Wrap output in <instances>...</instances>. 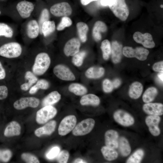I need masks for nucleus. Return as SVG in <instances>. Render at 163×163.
<instances>
[{
  "label": "nucleus",
  "mask_w": 163,
  "mask_h": 163,
  "mask_svg": "<svg viewBox=\"0 0 163 163\" xmlns=\"http://www.w3.org/2000/svg\"><path fill=\"white\" fill-rule=\"evenodd\" d=\"M1 14V11H0V14Z\"/></svg>",
  "instance_id": "4d7b16f0"
},
{
  "label": "nucleus",
  "mask_w": 163,
  "mask_h": 163,
  "mask_svg": "<svg viewBox=\"0 0 163 163\" xmlns=\"http://www.w3.org/2000/svg\"><path fill=\"white\" fill-rule=\"evenodd\" d=\"M152 69L155 72H163V61L155 63L152 66Z\"/></svg>",
  "instance_id": "de8ad7c7"
},
{
  "label": "nucleus",
  "mask_w": 163,
  "mask_h": 163,
  "mask_svg": "<svg viewBox=\"0 0 163 163\" xmlns=\"http://www.w3.org/2000/svg\"><path fill=\"white\" fill-rule=\"evenodd\" d=\"M50 62V59L48 54L44 52L39 53L36 57L32 67L33 73L38 75H43L48 69Z\"/></svg>",
  "instance_id": "f03ea898"
},
{
  "label": "nucleus",
  "mask_w": 163,
  "mask_h": 163,
  "mask_svg": "<svg viewBox=\"0 0 163 163\" xmlns=\"http://www.w3.org/2000/svg\"><path fill=\"white\" fill-rule=\"evenodd\" d=\"M163 72H160L157 75L158 78V81L161 82V83H163Z\"/></svg>",
  "instance_id": "603ef678"
},
{
  "label": "nucleus",
  "mask_w": 163,
  "mask_h": 163,
  "mask_svg": "<svg viewBox=\"0 0 163 163\" xmlns=\"http://www.w3.org/2000/svg\"><path fill=\"white\" fill-rule=\"evenodd\" d=\"M6 76L5 71L0 61V80L4 79Z\"/></svg>",
  "instance_id": "09e8293b"
},
{
  "label": "nucleus",
  "mask_w": 163,
  "mask_h": 163,
  "mask_svg": "<svg viewBox=\"0 0 163 163\" xmlns=\"http://www.w3.org/2000/svg\"><path fill=\"white\" fill-rule=\"evenodd\" d=\"M56 124L55 120L50 121L43 126L36 129L34 132L35 134L38 137L43 135H50L55 131Z\"/></svg>",
  "instance_id": "aec40b11"
},
{
  "label": "nucleus",
  "mask_w": 163,
  "mask_h": 163,
  "mask_svg": "<svg viewBox=\"0 0 163 163\" xmlns=\"http://www.w3.org/2000/svg\"><path fill=\"white\" fill-rule=\"evenodd\" d=\"M22 159L26 163H39L40 161L35 155L29 153H23L21 155Z\"/></svg>",
  "instance_id": "a19ab883"
},
{
  "label": "nucleus",
  "mask_w": 163,
  "mask_h": 163,
  "mask_svg": "<svg viewBox=\"0 0 163 163\" xmlns=\"http://www.w3.org/2000/svg\"><path fill=\"white\" fill-rule=\"evenodd\" d=\"M143 91V86L140 82H136L131 85L129 91V94L132 98L136 99L141 95Z\"/></svg>",
  "instance_id": "393cba45"
},
{
  "label": "nucleus",
  "mask_w": 163,
  "mask_h": 163,
  "mask_svg": "<svg viewBox=\"0 0 163 163\" xmlns=\"http://www.w3.org/2000/svg\"><path fill=\"white\" fill-rule=\"evenodd\" d=\"M80 103L82 105L97 106L100 104V100L96 95L90 94L83 96L80 100Z\"/></svg>",
  "instance_id": "5701e85b"
},
{
  "label": "nucleus",
  "mask_w": 163,
  "mask_h": 163,
  "mask_svg": "<svg viewBox=\"0 0 163 163\" xmlns=\"http://www.w3.org/2000/svg\"><path fill=\"white\" fill-rule=\"evenodd\" d=\"M74 163H86L87 162L84 161L83 160V159L80 158H78L76 159L74 162Z\"/></svg>",
  "instance_id": "864d4df0"
},
{
  "label": "nucleus",
  "mask_w": 163,
  "mask_h": 163,
  "mask_svg": "<svg viewBox=\"0 0 163 163\" xmlns=\"http://www.w3.org/2000/svg\"><path fill=\"white\" fill-rule=\"evenodd\" d=\"M69 155V153L67 151L62 150L57 156V160L59 163H66L68 161Z\"/></svg>",
  "instance_id": "79ce46f5"
},
{
  "label": "nucleus",
  "mask_w": 163,
  "mask_h": 163,
  "mask_svg": "<svg viewBox=\"0 0 163 163\" xmlns=\"http://www.w3.org/2000/svg\"><path fill=\"white\" fill-rule=\"evenodd\" d=\"M1 152H2V150H0V157H1Z\"/></svg>",
  "instance_id": "5fc2aeb1"
},
{
  "label": "nucleus",
  "mask_w": 163,
  "mask_h": 163,
  "mask_svg": "<svg viewBox=\"0 0 163 163\" xmlns=\"http://www.w3.org/2000/svg\"><path fill=\"white\" fill-rule=\"evenodd\" d=\"M111 54L113 62L115 63L119 62L121 60L123 53L122 45L117 41L112 42Z\"/></svg>",
  "instance_id": "a211bd4d"
},
{
  "label": "nucleus",
  "mask_w": 163,
  "mask_h": 163,
  "mask_svg": "<svg viewBox=\"0 0 163 163\" xmlns=\"http://www.w3.org/2000/svg\"><path fill=\"white\" fill-rule=\"evenodd\" d=\"M113 117L117 123L124 126H131L135 123L133 117L129 113L123 110H119L116 111L113 114Z\"/></svg>",
  "instance_id": "6e6552de"
},
{
  "label": "nucleus",
  "mask_w": 163,
  "mask_h": 163,
  "mask_svg": "<svg viewBox=\"0 0 163 163\" xmlns=\"http://www.w3.org/2000/svg\"><path fill=\"white\" fill-rule=\"evenodd\" d=\"M25 78L28 80L27 82L24 83L21 86V90L26 91L28 90L37 81L38 79L31 72L27 71L25 73Z\"/></svg>",
  "instance_id": "c85d7f7f"
},
{
  "label": "nucleus",
  "mask_w": 163,
  "mask_h": 163,
  "mask_svg": "<svg viewBox=\"0 0 163 163\" xmlns=\"http://www.w3.org/2000/svg\"><path fill=\"white\" fill-rule=\"evenodd\" d=\"M56 26L54 21H47L44 22L41 27V33L45 37L49 36L55 30Z\"/></svg>",
  "instance_id": "7c9ffc66"
},
{
  "label": "nucleus",
  "mask_w": 163,
  "mask_h": 163,
  "mask_svg": "<svg viewBox=\"0 0 163 163\" xmlns=\"http://www.w3.org/2000/svg\"><path fill=\"white\" fill-rule=\"evenodd\" d=\"M101 151L104 158L108 161H112L116 159L118 157V153L115 149L106 146H103Z\"/></svg>",
  "instance_id": "cd10ccee"
},
{
  "label": "nucleus",
  "mask_w": 163,
  "mask_h": 163,
  "mask_svg": "<svg viewBox=\"0 0 163 163\" xmlns=\"http://www.w3.org/2000/svg\"><path fill=\"white\" fill-rule=\"evenodd\" d=\"M61 95L56 91H54L50 93L43 100L42 105L43 106L52 105L57 102L60 99Z\"/></svg>",
  "instance_id": "b1692460"
},
{
  "label": "nucleus",
  "mask_w": 163,
  "mask_h": 163,
  "mask_svg": "<svg viewBox=\"0 0 163 163\" xmlns=\"http://www.w3.org/2000/svg\"><path fill=\"white\" fill-rule=\"evenodd\" d=\"M77 122L75 116L70 115L65 117L61 121L59 125L58 132L59 135L64 136L73 130Z\"/></svg>",
  "instance_id": "0eeeda50"
},
{
  "label": "nucleus",
  "mask_w": 163,
  "mask_h": 163,
  "mask_svg": "<svg viewBox=\"0 0 163 163\" xmlns=\"http://www.w3.org/2000/svg\"><path fill=\"white\" fill-rule=\"evenodd\" d=\"M76 27L78 36L82 42H85L87 40V34L88 30L87 25L83 22L77 23Z\"/></svg>",
  "instance_id": "c756f323"
},
{
  "label": "nucleus",
  "mask_w": 163,
  "mask_h": 163,
  "mask_svg": "<svg viewBox=\"0 0 163 163\" xmlns=\"http://www.w3.org/2000/svg\"><path fill=\"white\" fill-rule=\"evenodd\" d=\"M97 0H80L81 4L83 5H86L91 2Z\"/></svg>",
  "instance_id": "3c124183"
},
{
  "label": "nucleus",
  "mask_w": 163,
  "mask_h": 163,
  "mask_svg": "<svg viewBox=\"0 0 163 163\" xmlns=\"http://www.w3.org/2000/svg\"><path fill=\"white\" fill-rule=\"evenodd\" d=\"M53 73L59 79L65 81H74L75 76L70 70L66 66L62 65H58L54 68Z\"/></svg>",
  "instance_id": "f8f14e48"
},
{
  "label": "nucleus",
  "mask_w": 163,
  "mask_h": 163,
  "mask_svg": "<svg viewBox=\"0 0 163 163\" xmlns=\"http://www.w3.org/2000/svg\"><path fill=\"white\" fill-rule=\"evenodd\" d=\"M13 34L14 31L11 27L6 24L0 22V36L11 38Z\"/></svg>",
  "instance_id": "e433bc0d"
},
{
  "label": "nucleus",
  "mask_w": 163,
  "mask_h": 163,
  "mask_svg": "<svg viewBox=\"0 0 163 163\" xmlns=\"http://www.w3.org/2000/svg\"><path fill=\"white\" fill-rule=\"evenodd\" d=\"M60 149L57 146L51 148L47 153L46 158L50 159H53L57 156L59 152Z\"/></svg>",
  "instance_id": "37998d69"
},
{
  "label": "nucleus",
  "mask_w": 163,
  "mask_h": 163,
  "mask_svg": "<svg viewBox=\"0 0 163 163\" xmlns=\"http://www.w3.org/2000/svg\"><path fill=\"white\" fill-rule=\"evenodd\" d=\"M21 132V126L19 124L15 121L10 122L6 127L4 135L7 137L18 136Z\"/></svg>",
  "instance_id": "4be33fe9"
},
{
  "label": "nucleus",
  "mask_w": 163,
  "mask_h": 163,
  "mask_svg": "<svg viewBox=\"0 0 163 163\" xmlns=\"http://www.w3.org/2000/svg\"><path fill=\"white\" fill-rule=\"evenodd\" d=\"M40 103L39 100L34 97H22L14 103V107L17 110H21L27 107L36 108Z\"/></svg>",
  "instance_id": "9d476101"
},
{
  "label": "nucleus",
  "mask_w": 163,
  "mask_h": 163,
  "mask_svg": "<svg viewBox=\"0 0 163 163\" xmlns=\"http://www.w3.org/2000/svg\"><path fill=\"white\" fill-rule=\"evenodd\" d=\"M49 87V84L47 81L41 79L37 81L36 84L30 88L29 92L31 94H34L39 89L46 90Z\"/></svg>",
  "instance_id": "f704fd0d"
},
{
  "label": "nucleus",
  "mask_w": 163,
  "mask_h": 163,
  "mask_svg": "<svg viewBox=\"0 0 163 163\" xmlns=\"http://www.w3.org/2000/svg\"><path fill=\"white\" fill-rule=\"evenodd\" d=\"M118 147L121 155L127 157L131 152V148L128 140L125 137H121L118 142Z\"/></svg>",
  "instance_id": "a878e982"
},
{
  "label": "nucleus",
  "mask_w": 163,
  "mask_h": 163,
  "mask_svg": "<svg viewBox=\"0 0 163 163\" xmlns=\"http://www.w3.org/2000/svg\"><path fill=\"white\" fill-rule=\"evenodd\" d=\"M8 90L7 87L5 85H0V100L6 98L8 96Z\"/></svg>",
  "instance_id": "49530a36"
},
{
  "label": "nucleus",
  "mask_w": 163,
  "mask_h": 163,
  "mask_svg": "<svg viewBox=\"0 0 163 163\" xmlns=\"http://www.w3.org/2000/svg\"><path fill=\"white\" fill-rule=\"evenodd\" d=\"M158 93L157 90L154 87H151L148 88L144 93L142 100L145 103H150L155 98Z\"/></svg>",
  "instance_id": "2f4dec72"
},
{
  "label": "nucleus",
  "mask_w": 163,
  "mask_h": 163,
  "mask_svg": "<svg viewBox=\"0 0 163 163\" xmlns=\"http://www.w3.org/2000/svg\"><path fill=\"white\" fill-rule=\"evenodd\" d=\"M95 123L94 120L91 118L84 120L78 123L72 130L75 136L86 135L90 133L93 129Z\"/></svg>",
  "instance_id": "20e7f679"
},
{
  "label": "nucleus",
  "mask_w": 163,
  "mask_h": 163,
  "mask_svg": "<svg viewBox=\"0 0 163 163\" xmlns=\"http://www.w3.org/2000/svg\"><path fill=\"white\" fill-rule=\"evenodd\" d=\"M104 73V69L101 67H92L88 68L86 71L85 75L90 78H97L103 76Z\"/></svg>",
  "instance_id": "bb28decb"
},
{
  "label": "nucleus",
  "mask_w": 163,
  "mask_h": 163,
  "mask_svg": "<svg viewBox=\"0 0 163 163\" xmlns=\"http://www.w3.org/2000/svg\"><path fill=\"white\" fill-rule=\"evenodd\" d=\"M107 29V27L104 22L99 21H96L92 30V35L94 40L97 42L100 40L102 38L101 34L106 32Z\"/></svg>",
  "instance_id": "412c9836"
},
{
  "label": "nucleus",
  "mask_w": 163,
  "mask_h": 163,
  "mask_svg": "<svg viewBox=\"0 0 163 163\" xmlns=\"http://www.w3.org/2000/svg\"><path fill=\"white\" fill-rule=\"evenodd\" d=\"M51 13L56 17L67 16L70 15L72 10L69 4L66 2L56 3L51 7Z\"/></svg>",
  "instance_id": "1a4fd4ad"
},
{
  "label": "nucleus",
  "mask_w": 163,
  "mask_h": 163,
  "mask_svg": "<svg viewBox=\"0 0 163 163\" xmlns=\"http://www.w3.org/2000/svg\"><path fill=\"white\" fill-rule=\"evenodd\" d=\"M161 8H163V5H161Z\"/></svg>",
  "instance_id": "6e6d98bb"
},
{
  "label": "nucleus",
  "mask_w": 163,
  "mask_h": 163,
  "mask_svg": "<svg viewBox=\"0 0 163 163\" xmlns=\"http://www.w3.org/2000/svg\"><path fill=\"white\" fill-rule=\"evenodd\" d=\"M50 14L49 11L46 8H44L41 12L40 16L38 23L40 27V33L42 34L41 27L43 23L45 21L49 20Z\"/></svg>",
  "instance_id": "58836bf2"
},
{
  "label": "nucleus",
  "mask_w": 163,
  "mask_h": 163,
  "mask_svg": "<svg viewBox=\"0 0 163 163\" xmlns=\"http://www.w3.org/2000/svg\"><path fill=\"white\" fill-rule=\"evenodd\" d=\"M79 40L76 38H72L66 43L64 48V52L67 56H73L79 52L80 46Z\"/></svg>",
  "instance_id": "2eb2a0df"
},
{
  "label": "nucleus",
  "mask_w": 163,
  "mask_h": 163,
  "mask_svg": "<svg viewBox=\"0 0 163 163\" xmlns=\"http://www.w3.org/2000/svg\"><path fill=\"white\" fill-rule=\"evenodd\" d=\"M101 48L102 52L104 59L105 60L108 59L111 52V46L110 42L107 40H104L101 43Z\"/></svg>",
  "instance_id": "c9c22d12"
},
{
  "label": "nucleus",
  "mask_w": 163,
  "mask_h": 163,
  "mask_svg": "<svg viewBox=\"0 0 163 163\" xmlns=\"http://www.w3.org/2000/svg\"><path fill=\"white\" fill-rule=\"evenodd\" d=\"M118 132L113 129H109L104 134L105 142L106 146L114 149L118 147Z\"/></svg>",
  "instance_id": "dca6fc26"
},
{
  "label": "nucleus",
  "mask_w": 163,
  "mask_h": 163,
  "mask_svg": "<svg viewBox=\"0 0 163 163\" xmlns=\"http://www.w3.org/2000/svg\"><path fill=\"white\" fill-rule=\"evenodd\" d=\"M144 155V151L142 149H139L136 151L128 158L126 161L127 163H139L141 162Z\"/></svg>",
  "instance_id": "72a5a7b5"
},
{
  "label": "nucleus",
  "mask_w": 163,
  "mask_h": 163,
  "mask_svg": "<svg viewBox=\"0 0 163 163\" xmlns=\"http://www.w3.org/2000/svg\"><path fill=\"white\" fill-rule=\"evenodd\" d=\"M70 91L78 96H82L87 92V88L82 85L77 83H72L69 87Z\"/></svg>",
  "instance_id": "473e14b6"
},
{
  "label": "nucleus",
  "mask_w": 163,
  "mask_h": 163,
  "mask_svg": "<svg viewBox=\"0 0 163 163\" xmlns=\"http://www.w3.org/2000/svg\"><path fill=\"white\" fill-rule=\"evenodd\" d=\"M57 110L52 105L44 106L37 112L36 120L39 124H43L53 118L56 115Z\"/></svg>",
  "instance_id": "423d86ee"
},
{
  "label": "nucleus",
  "mask_w": 163,
  "mask_h": 163,
  "mask_svg": "<svg viewBox=\"0 0 163 163\" xmlns=\"http://www.w3.org/2000/svg\"><path fill=\"white\" fill-rule=\"evenodd\" d=\"M103 88L104 91L105 92H111L113 88L112 82L109 79H105L103 82Z\"/></svg>",
  "instance_id": "c03bdc74"
},
{
  "label": "nucleus",
  "mask_w": 163,
  "mask_h": 163,
  "mask_svg": "<svg viewBox=\"0 0 163 163\" xmlns=\"http://www.w3.org/2000/svg\"><path fill=\"white\" fill-rule=\"evenodd\" d=\"M11 156L12 153L9 150H2L0 160L3 162H7L10 160Z\"/></svg>",
  "instance_id": "a18cd8bd"
},
{
  "label": "nucleus",
  "mask_w": 163,
  "mask_h": 163,
  "mask_svg": "<svg viewBox=\"0 0 163 163\" xmlns=\"http://www.w3.org/2000/svg\"><path fill=\"white\" fill-rule=\"evenodd\" d=\"M22 51L21 45L16 42L7 43L0 47V56L6 58L18 57L21 55Z\"/></svg>",
  "instance_id": "7ed1b4c3"
},
{
  "label": "nucleus",
  "mask_w": 163,
  "mask_h": 163,
  "mask_svg": "<svg viewBox=\"0 0 163 163\" xmlns=\"http://www.w3.org/2000/svg\"><path fill=\"white\" fill-rule=\"evenodd\" d=\"M123 53L127 57H135L140 60L144 61L147 59L149 51L142 47L134 49L132 47L126 46L123 48Z\"/></svg>",
  "instance_id": "39448f33"
},
{
  "label": "nucleus",
  "mask_w": 163,
  "mask_h": 163,
  "mask_svg": "<svg viewBox=\"0 0 163 163\" xmlns=\"http://www.w3.org/2000/svg\"><path fill=\"white\" fill-rule=\"evenodd\" d=\"M134 40L137 43L141 44L144 47L152 48L155 44L151 34L148 33L142 34L139 31L135 32L133 35Z\"/></svg>",
  "instance_id": "ddd939ff"
},
{
  "label": "nucleus",
  "mask_w": 163,
  "mask_h": 163,
  "mask_svg": "<svg viewBox=\"0 0 163 163\" xmlns=\"http://www.w3.org/2000/svg\"><path fill=\"white\" fill-rule=\"evenodd\" d=\"M86 55V52L85 51L78 52L73 56L72 61L75 66L79 67L82 64L84 59Z\"/></svg>",
  "instance_id": "4c0bfd02"
},
{
  "label": "nucleus",
  "mask_w": 163,
  "mask_h": 163,
  "mask_svg": "<svg viewBox=\"0 0 163 163\" xmlns=\"http://www.w3.org/2000/svg\"><path fill=\"white\" fill-rule=\"evenodd\" d=\"M72 24V21L70 18L67 16H64L57 25L56 29L58 31L62 30L65 27L70 26Z\"/></svg>",
  "instance_id": "ea45409f"
},
{
  "label": "nucleus",
  "mask_w": 163,
  "mask_h": 163,
  "mask_svg": "<svg viewBox=\"0 0 163 163\" xmlns=\"http://www.w3.org/2000/svg\"><path fill=\"white\" fill-rule=\"evenodd\" d=\"M160 121L161 118L159 116L149 115L145 118V124L150 133L154 136H158L160 134L161 131L159 127Z\"/></svg>",
  "instance_id": "9b49d317"
},
{
  "label": "nucleus",
  "mask_w": 163,
  "mask_h": 163,
  "mask_svg": "<svg viewBox=\"0 0 163 163\" xmlns=\"http://www.w3.org/2000/svg\"><path fill=\"white\" fill-rule=\"evenodd\" d=\"M34 7L32 3L24 0L20 1L17 4L16 9L22 18H26L30 16Z\"/></svg>",
  "instance_id": "4468645a"
},
{
  "label": "nucleus",
  "mask_w": 163,
  "mask_h": 163,
  "mask_svg": "<svg viewBox=\"0 0 163 163\" xmlns=\"http://www.w3.org/2000/svg\"><path fill=\"white\" fill-rule=\"evenodd\" d=\"M113 88H116L119 86L121 84L120 80L118 78L115 79L112 82Z\"/></svg>",
  "instance_id": "8fccbe9b"
},
{
  "label": "nucleus",
  "mask_w": 163,
  "mask_h": 163,
  "mask_svg": "<svg viewBox=\"0 0 163 163\" xmlns=\"http://www.w3.org/2000/svg\"><path fill=\"white\" fill-rule=\"evenodd\" d=\"M107 6L114 15L122 21L126 20L129 11L125 0H107Z\"/></svg>",
  "instance_id": "f257e3e1"
},
{
  "label": "nucleus",
  "mask_w": 163,
  "mask_h": 163,
  "mask_svg": "<svg viewBox=\"0 0 163 163\" xmlns=\"http://www.w3.org/2000/svg\"><path fill=\"white\" fill-rule=\"evenodd\" d=\"M144 112L149 115L161 116L163 114V105L158 103H148L143 106Z\"/></svg>",
  "instance_id": "f3484780"
},
{
  "label": "nucleus",
  "mask_w": 163,
  "mask_h": 163,
  "mask_svg": "<svg viewBox=\"0 0 163 163\" xmlns=\"http://www.w3.org/2000/svg\"><path fill=\"white\" fill-rule=\"evenodd\" d=\"M26 34L30 38H36L40 32V27L38 22L35 20H30L27 23L26 28Z\"/></svg>",
  "instance_id": "6ab92c4d"
}]
</instances>
